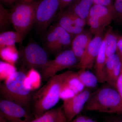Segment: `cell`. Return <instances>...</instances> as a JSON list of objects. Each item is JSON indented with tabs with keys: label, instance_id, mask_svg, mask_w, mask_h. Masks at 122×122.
<instances>
[{
	"label": "cell",
	"instance_id": "cell-26",
	"mask_svg": "<svg viewBox=\"0 0 122 122\" xmlns=\"http://www.w3.org/2000/svg\"><path fill=\"white\" fill-rule=\"evenodd\" d=\"M116 19L122 21V0H115L113 5Z\"/></svg>",
	"mask_w": 122,
	"mask_h": 122
},
{
	"label": "cell",
	"instance_id": "cell-31",
	"mask_svg": "<svg viewBox=\"0 0 122 122\" xmlns=\"http://www.w3.org/2000/svg\"><path fill=\"white\" fill-rule=\"evenodd\" d=\"M74 0H59V12H62Z\"/></svg>",
	"mask_w": 122,
	"mask_h": 122
},
{
	"label": "cell",
	"instance_id": "cell-30",
	"mask_svg": "<svg viewBox=\"0 0 122 122\" xmlns=\"http://www.w3.org/2000/svg\"><path fill=\"white\" fill-rule=\"evenodd\" d=\"M121 60L122 61V68L120 75L116 83V89L120 94L122 100V59H121Z\"/></svg>",
	"mask_w": 122,
	"mask_h": 122
},
{
	"label": "cell",
	"instance_id": "cell-35",
	"mask_svg": "<svg viewBox=\"0 0 122 122\" xmlns=\"http://www.w3.org/2000/svg\"><path fill=\"white\" fill-rule=\"evenodd\" d=\"M0 122H7L2 116H0Z\"/></svg>",
	"mask_w": 122,
	"mask_h": 122
},
{
	"label": "cell",
	"instance_id": "cell-27",
	"mask_svg": "<svg viewBox=\"0 0 122 122\" xmlns=\"http://www.w3.org/2000/svg\"><path fill=\"white\" fill-rule=\"evenodd\" d=\"M54 122H68L62 106L58 108L57 115Z\"/></svg>",
	"mask_w": 122,
	"mask_h": 122
},
{
	"label": "cell",
	"instance_id": "cell-33",
	"mask_svg": "<svg viewBox=\"0 0 122 122\" xmlns=\"http://www.w3.org/2000/svg\"><path fill=\"white\" fill-rule=\"evenodd\" d=\"M3 2L8 4H12L19 0H1Z\"/></svg>",
	"mask_w": 122,
	"mask_h": 122
},
{
	"label": "cell",
	"instance_id": "cell-25",
	"mask_svg": "<svg viewBox=\"0 0 122 122\" xmlns=\"http://www.w3.org/2000/svg\"><path fill=\"white\" fill-rule=\"evenodd\" d=\"M65 11L68 14L70 18L73 21H74L76 25H77L78 26L84 28V26L86 24V20L82 19L74 13L71 11H69L67 10H66Z\"/></svg>",
	"mask_w": 122,
	"mask_h": 122
},
{
	"label": "cell",
	"instance_id": "cell-4",
	"mask_svg": "<svg viewBox=\"0 0 122 122\" xmlns=\"http://www.w3.org/2000/svg\"><path fill=\"white\" fill-rule=\"evenodd\" d=\"M39 0H19L10 12L11 22L15 31L24 38L35 24Z\"/></svg>",
	"mask_w": 122,
	"mask_h": 122
},
{
	"label": "cell",
	"instance_id": "cell-18",
	"mask_svg": "<svg viewBox=\"0 0 122 122\" xmlns=\"http://www.w3.org/2000/svg\"><path fill=\"white\" fill-rule=\"evenodd\" d=\"M119 37L111 28H109L105 34L104 38L106 58L116 54Z\"/></svg>",
	"mask_w": 122,
	"mask_h": 122
},
{
	"label": "cell",
	"instance_id": "cell-3",
	"mask_svg": "<svg viewBox=\"0 0 122 122\" xmlns=\"http://www.w3.org/2000/svg\"><path fill=\"white\" fill-rule=\"evenodd\" d=\"M84 109L88 111L122 115V100L116 88L104 84L91 93Z\"/></svg>",
	"mask_w": 122,
	"mask_h": 122
},
{
	"label": "cell",
	"instance_id": "cell-19",
	"mask_svg": "<svg viewBox=\"0 0 122 122\" xmlns=\"http://www.w3.org/2000/svg\"><path fill=\"white\" fill-rule=\"evenodd\" d=\"M24 38L19 33L13 31H8L1 33L0 34V49L5 47L15 45L17 43H20Z\"/></svg>",
	"mask_w": 122,
	"mask_h": 122
},
{
	"label": "cell",
	"instance_id": "cell-15",
	"mask_svg": "<svg viewBox=\"0 0 122 122\" xmlns=\"http://www.w3.org/2000/svg\"><path fill=\"white\" fill-rule=\"evenodd\" d=\"M56 24L64 29L74 38L76 35L84 32V28L78 26L65 11L59 12Z\"/></svg>",
	"mask_w": 122,
	"mask_h": 122
},
{
	"label": "cell",
	"instance_id": "cell-11",
	"mask_svg": "<svg viewBox=\"0 0 122 122\" xmlns=\"http://www.w3.org/2000/svg\"><path fill=\"white\" fill-rule=\"evenodd\" d=\"M91 93L85 89L71 98L63 100L62 108L68 122H71L84 109Z\"/></svg>",
	"mask_w": 122,
	"mask_h": 122
},
{
	"label": "cell",
	"instance_id": "cell-23",
	"mask_svg": "<svg viewBox=\"0 0 122 122\" xmlns=\"http://www.w3.org/2000/svg\"><path fill=\"white\" fill-rule=\"evenodd\" d=\"M11 22L10 12L0 4V29L3 31L9 28Z\"/></svg>",
	"mask_w": 122,
	"mask_h": 122
},
{
	"label": "cell",
	"instance_id": "cell-12",
	"mask_svg": "<svg viewBox=\"0 0 122 122\" xmlns=\"http://www.w3.org/2000/svg\"><path fill=\"white\" fill-rule=\"evenodd\" d=\"M102 33L95 35L91 39L84 56L79 62L77 67L80 70H92L100 48L103 37Z\"/></svg>",
	"mask_w": 122,
	"mask_h": 122
},
{
	"label": "cell",
	"instance_id": "cell-36",
	"mask_svg": "<svg viewBox=\"0 0 122 122\" xmlns=\"http://www.w3.org/2000/svg\"></svg>",
	"mask_w": 122,
	"mask_h": 122
},
{
	"label": "cell",
	"instance_id": "cell-5",
	"mask_svg": "<svg viewBox=\"0 0 122 122\" xmlns=\"http://www.w3.org/2000/svg\"><path fill=\"white\" fill-rule=\"evenodd\" d=\"M115 19L113 6L93 4L86 20L90 26L89 31L95 35L102 33L105 28Z\"/></svg>",
	"mask_w": 122,
	"mask_h": 122
},
{
	"label": "cell",
	"instance_id": "cell-1",
	"mask_svg": "<svg viewBox=\"0 0 122 122\" xmlns=\"http://www.w3.org/2000/svg\"><path fill=\"white\" fill-rule=\"evenodd\" d=\"M32 86L30 79L21 71H15L0 84V93L5 100L20 105L30 112Z\"/></svg>",
	"mask_w": 122,
	"mask_h": 122
},
{
	"label": "cell",
	"instance_id": "cell-7",
	"mask_svg": "<svg viewBox=\"0 0 122 122\" xmlns=\"http://www.w3.org/2000/svg\"><path fill=\"white\" fill-rule=\"evenodd\" d=\"M73 38L65 30L57 24L50 27L45 37L46 47L52 54L62 52L71 47Z\"/></svg>",
	"mask_w": 122,
	"mask_h": 122
},
{
	"label": "cell",
	"instance_id": "cell-20",
	"mask_svg": "<svg viewBox=\"0 0 122 122\" xmlns=\"http://www.w3.org/2000/svg\"><path fill=\"white\" fill-rule=\"evenodd\" d=\"M64 85L74 92L75 94L85 89V87L78 76L77 72L70 71L66 79Z\"/></svg>",
	"mask_w": 122,
	"mask_h": 122
},
{
	"label": "cell",
	"instance_id": "cell-24",
	"mask_svg": "<svg viewBox=\"0 0 122 122\" xmlns=\"http://www.w3.org/2000/svg\"><path fill=\"white\" fill-rule=\"evenodd\" d=\"M58 108L52 109L38 117L34 118L29 122H54L58 113Z\"/></svg>",
	"mask_w": 122,
	"mask_h": 122
},
{
	"label": "cell",
	"instance_id": "cell-28",
	"mask_svg": "<svg viewBox=\"0 0 122 122\" xmlns=\"http://www.w3.org/2000/svg\"><path fill=\"white\" fill-rule=\"evenodd\" d=\"M71 122H96L86 116L78 115Z\"/></svg>",
	"mask_w": 122,
	"mask_h": 122
},
{
	"label": "cell",
	"instance_id": "cell-14",
	"mask_svg": "<svg viewBox=\"0 0 122 122\" xmlns=\"http://www.w3.org/2000/svg\"><path fill=\"white\" fill-rule=\"evenodd\" d=\"M92 34L90 31H84L73 38L71 49L77 58L79 62L85 54L90 42L92 39Z\"/></svg>",
	"mask_w": 122,
	"mask_h": 122
},
{
	"label": "cell",
	"instance_id": "cell-22",
	"mask_svg": "<svg viewBox=\"0 0 122 122\" xmlns=\"http://www.w3.org/2000/svg\"><path fill=\"white\" fill-rule=\"evenodd\" d=\"M0 56L2 59L12 64L15 63L18 58V52L15 45L5 46L0 49Z\"/></svg>",
	"mask_w": 122,
	"mask_h": 122
},
{
	"label": "cell",
	"instance_id": "cell-2",
	"mask_svg": "<svg viewBox=\"0 0 122 122\" xmlns=\"http://www.w3.org/2000/svg\"><path fill=\"white\" fill-rule=\"evenodd\" d=\"M70 71L57 74L32 96L33 115L34 118L41 116L51 110L59 102L62 87Z\"/></svg>",
	"mask_w": 122,
	"mask_h": 122
},
{
	"label": "cell",
	"instance_id": "cell-13",
	"mask_svg": "<svg viewBox=\"0 0 122 122\" xmlns=\"http://www.w3.org/2000/svg\"><path fill=\"white\" fill-rule=\"evenodd\" d=\"M122 61L117 53L107 58L106 61V82L116 88L120 75Z\"/></svg>",
	"mask_w": 122,
	"mask_h": 122
},
{
	"label": "cell",
	"instance_id": "cell-6",
	"mask_svg": "<svg viewBox=\"0 0 122 122\" xmlns=\"http://www.w3.org/2000/svg\"><path fill=\"white\" fill-rule=\"evenodd\" d=\"M78 62L77 58L71 49L63 51L59 53L54 59L49 60L41 69L42 79L48 81L58 72L77 66Z\"/></svg>",
	"mask_w": 122,
	"mask_h": 122
},
{
	"label": "cell",
	"instance_id": "cell-17",
	"mask_svg": "<svg viewBox=\"0 0 122 122\" xmlns=\"http://www.w3.org/2000/svg\"><path fill=\"white\" fill-rule=\"evenodd\" d=\"M70 4L67 10L86 20L91 9L93 5V0H74Z\"/></svg>",
	"mask_w": 122,
	"mask_h": 122
},
{
	"label": "cell",
	"instance_id": "cell-10",
	"mask_svg": "<svg viewBox=\"0 0 122 122\" xmlns=\"http://www.w3.org/2000/svg\"><path fill=\"white\" fill-rule=\"evenodd\" d=\"M0 116L7 122H29L33 119L30 112L24 107L4 99L0 102Z\"/></svg>",
	"mask_w": 122,
	"mask_h": 122
},
{
	"label": "cell",
	"instance_id": "cell-8",
	"mask_svg": "<svg viewBox=\"0 0 122 122\" xmlns=\"http://www.w3.org/2000/svg\"><path fill=\"white\" fill-rule=\"evenodd\" d=\"M59 11V0H39L36 13L35 25L43 33L50 26Z\"/></svg>",
	"mask_w": 122,
	"mask_h": 122
},
{
	"label": "cell",
	"instance_id": "cell-21",
	"mask_svg": "<svg viewBox=\"0 0 122 122\" xmlns=\"http://www.w3.org/2000/svg\"><path fill=\"white\" fill-rule=\"evenodd\" d=\"M77 72L79 78L85 87L92 89L98 86V80L95 74L87 70H80Z\"/></svg>",
	"mask_w": 122,
	"mask_h": 122
},
{
	"label": "cell",
	"instance_id": "cell-32",
	"mask_svg": "<svg viewBox=\"0 0 122 122\" xmlns=\"http://www.w3.org/2000/svg\"><path fill=\"white\" fill-rule=\"evenodd\" d=\"M116 53L118 55L120 58L122 59V36H119V37Z\"/></svg>",
	"mask_w": 122,
	"mask_h": 122
},
{
	"label": "cell",
	"instance_id": "cell-16",
	"mask_svg": "<svg viewBox=\"0 0 122 122\" xmlns=\"http://www.w3.org/2000/svg\"><path fill=\"white\" fill-rule=\"evenodd\" d=\"M106 59L105 53V40L103 37L102 44L94 66L95 74L97 78L98 82L101 83L106 82Z\"/></svg>",
	"mask_w": 122,
	"mask_h": 122
},
{
	"label": "cell",
	"instance_id": "cell-34",
	"mask_svg": "<svg viewBox=\"0 0 122 122\" xmlns=\"http://www.w3.org/2000/svg\"><path fill=\"white\" fill-rule=\"evenodd\" d=\"M111 122H122V118H116L112 119Z\"/></svg>",
	"mask_w": 122,
	"mask_h": 122
},
{
	"label": "cell",
	"instance_id": "cell-29",
	"mask_svg": "<svg viewBox=\"0 0 122 122\" xmlns=\"http://www.w3.org/2000/svg\"><path fill=\"white\" fill-rule=\"evenodd\" d=\"M115 0H93V4L99 5L107 7L113 6Z\"/></svg>",
	"mask_w": 122,
	"mask_h": 122
},
{
	"label": "cell",
	"instance_id": "cell-9",
	"mask_svg": "<svg viewBox=\"0 0 122 122\" xmlns=\"http://www.w3.org/2000/svg\"><path fill=\"white\" fill-rule=\"evenodd\" d=\"M21 55L24 64L30 69H42L49 61L46 51L35 43L26 46L22 51Z\"/></svg>",
	"mask_w": 122,
	"mask_h": 122
}]
</instances>
